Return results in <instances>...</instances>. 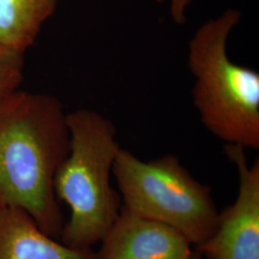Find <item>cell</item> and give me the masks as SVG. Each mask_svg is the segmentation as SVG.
Returning a JSON list of instances; mask_svg holds the SVG:
<instances>
[{"mask_svg": "<svg viewBox=\"0 0 259 259\" xmlns=\"http://www.w3.org/2000/svg\"><path fill=\"white\" fill-rule=\"evenodd\" d=\"M69 152L67 113L55 96L19 90L0 108V197L60 239L65 220L54 189Z\"/></svg>", "mask_w": 259, "mask_h": 259, "instance_id": "6da1fadb", "label": "cell"}, {"mask_svg": "<svg viewBox=\"0 0 259 259\" xmlns=\"http://www.w3.org/2000/svg\"><path fill=\"white\" fill-rule=\"evenodd\" d=\"M69 152L54 180L58 201L69 207L60 241L89 249L103 240L120 212V195L111 175L121 148L116 129L96 111L82 109L67 113Z\"/></svg>", "mask_w": 259, "mask_h": 259, "instance_id": "7a4b0ae2", "label": "cell"}, {"mask_svg": "<svg viewBox=\"0 0 259 259\" xmlns=\"http://www.w3.org/2000/svg\"><path fill=\"white\" fill-rule=\"evenodd\" d=\"M242 19L228 9L196 30L188 46L192 97L204 128L226 144L259 149V73L233 63L228 40Z\"/></svg>", "mask_w": 259, "mask_h": 259, "instance_id": "3957f363", "label": "cell"}, {"mask_svg": "<svg viewBox=\"0 0 259 259\" xmlns=\"http://www.w3.org/2000/svg\"><path fill=\"white\" fill-rule=\"evenodd\" d=\"M112 175L123 205L174 228L195 248L215 232L220 211L210 187L196 180L175 155L144 161L120 148Z\"/></svg>", "mask_w": 259, "mask_h": 259, "instance_id": "277c9868", "label": "cell"}, {"mask_svg": "<svg viewBox=\"0 0 259 259\" xmlns=\"http://www.w3.org/2000/svg\"><path fill=\"white\" fill-rule=\"evenodd\" d=\"M245 150L225 145L238 173V193L219 213L212 235L195 248L205 259H259V158L249 164Z\"/></svg>", "mask_w": 259, "mask_h": 259, "instance_id": "5b68a950", "label": "cell"}, {"mask_svg": "<svg viewBox=\"0 0 259 259\" xmlns=\"http://www.w3.org/2000/svg\"><path fill=\"white\" fill-rule=\"evenodd\" d=\"M100 243L97 259H188L193 252L191 244L174 228L125 205Z\"/></svg>", "mask_w": 259, "mask_h": 259, "instance_id": "8992f818", "label": "cell"}, {"mask_svg": "<svg viewBox=\"0 0 259 259\" xmlns=\"http://www.w3.org/2000/svg\"><path fill=\"white\" fill-rule=\"evenodd\" d=\"M0 259H97L96 251L71 248L42 232L27 213L7 206L0 219Z\"/></svg>", "mask_w": 259, "mask_h": 259, "instance_id": "52a82bcc", "label": "cell"}, {"mask_svg": "<svg viewBox=\"0 0 259 259\" xmlns=\"http://www.w3.org/2000/svg\"><path fill=\"white\" fill-rule=\"evenodd\" d=\"M58 0H0V48L25 55L44 24L55 13Z\"/></svg>", "mask_w": 259, "mask_h": 259, "instance_id": "ba28073f", "label": "cell"}, {"mask_svg": "<svg viewBox=\"0 0 259 259\" xmlns=\"http://www.w3.org/2000/svg\"><path fill=\"white\" fill-rule=\"evenodd\" d=\"M24 77V55L0 48V108L20 90Z\"/></svg>", "mask_w": 259, "mask_h": 259, "instance_id": "9c48e42d", "label": "cell"}, {"mask_svg": "<svg viewBox=\"0 0 259 259\" xmlns=\"http://www.w3.org/2000/svg\"><path fill=\"white\" fill-rule=\"evenodd\" d=\"M157 3H169L170 16L176 24H184L186 21V11L192 0H155Z\"/></svg>", "mask_w": 259, "mask_h": 259, "instance_id": "30bf717a", "label": "cell"}, {"mask_svg": "<svg viewBox=\"0 0 259 259\" xmlns=\"http://www.w3.org/2000/svg\"><path fill=\"white\" fill-rule=\"evenodd\" d=\"M188 259H205L204 256L201 254V253H199L198 251H196V250H193V252L191 253V255L189 256V258Z\"/></svg>", "mask_w": 259, "mask_h": 259, "instance_id": "8fae6325", "label": "cell"}, {"mask_svg": "<svg viewBox=\"0 0 259 259\" xmlns=\"http://www.w3.org/2000/svg\"><path fill=\"white\" fill-rule=\"evenodd\" d=\"M6 207H7V205L4 203V201L2 200V198L0 197V219H1V216H2V214L4 212V210H5Z\"/></svg>", "mask_w": 259, "mask_h": 259, "instance_id": "7c38bea8", "label": "cell"}]
</instances>
